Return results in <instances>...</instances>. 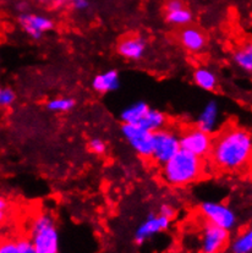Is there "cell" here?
I'll return each mask as SVG.
<instances>
[{
  "label": "cell",
  "instance_id": "cell-1",
  "mask_svg": "<svg viewBox=\"0 0 252 253\" xmlns=\"http://www.w3.org/2000/svg\"><path fill=\"white\" fill-rule=\"evenodd\" d=\"M252 156V137L248 128L230 123L213 135L210 164L218 171L235 174L248 169Z\"/></svg>",
  "mask_w": 252,
  "mask_h": 253
},
{
  "label": "cell",
  "instance_id": "cell-2",
  "mask_svg": "<svg viewBox=\"0 0 252 253\" xmlns=\"http://www.w3.org/2000/svg\"><path fill=\"white\" fill-rule=\"evenodd\" d=\"M206 159L180 149L179 152L162 165L161 176L171 187H185L201 180L206 174Z\"/></svg>",
  "mask_w": 252,
  "mask_h": 253
},
{
  "label": "cell",
  "instance_id": "cell-3",
  "mask_svg": "<svg viewBox=\"0 0 252 253\" xmlns=\"http://www.w3.org/2000/svg\"><path fill=\"white\" fill-rule=\"evenodd\" d=\"M30 240L35 253H59V230L51 214L41 211L33 216Z\"/></svg>",
  "mask_w": 252,
  "mask_h": 253
},
{
  "label": "cell",
  "instance_id": "cell-4",
  "mask_svg": "<svg viewBox=\"0 0 252 253\" xmlns=\"http://www.w3.org/2000/svg\"><path fill=\"white\" fill-rule=\"evenodd\" d=\"M180 151L179 132L168 126L153 132V151L151 161L162 167Z\"/></svg>",
  "mask_w": 252,
  "mask_h": 253
},
{
  "label": "cell",
  "instance_id": "cell-5",
  "mask_svg": "<svg viewBox=\"0 0 252 253\" xmlns=\"http://www.w3.org/2000/svg\"><path fill=\"white\" fill-rule=\"evenodd\" d=\"M180 149L207 159L212 148L213 135L200 130L196 126H187L179 132Z\"/></svg>",
  "mask_w": 252,
  "mask_h": 253
},
{
  "label": "cell",
  "instance_id": "cell-6",
  "mask_svg": "<svg viewBox=\"0 0 252 253\" xmlns=\"http://www.w3.org/2000/svg\"><path fill=\"white\" fill-rule=\"evenodd\" d=\"M199 211L205 221L231 231L238 225V215L228 205L222 202H203Z\"/></svg>",
  "mask_w": 252,
  "mask_h": 253
},
{
  "label": "cell",
  "instance_id": "cell-7",
  "mask_svg": "<svg viewBox=\"0 0 252 253\" xmlns=\"http://www.w3.org/2000/svg\"><path fill=\"white\" fill-rule=\"evenodd\" d=\"M122 133L131 148L143 159H151L153 151V132L145 130L140 125L123 124Z\"/></svg>",
  "mask_w": 252,
  "mask_h": 253
},
{
  "label": "cell",
  "instance_id": "cell-8",
  "mask_svg": "<svg viewBox=\"0 0 252 253\" xmlns=\"http://www.w3.org/2000/svg\"><path fill=\"white\" fill-rule=\"evenodd\" d=\"M230 242V231L205 221L200 237L201 253H223Z\"/></svg>",
  "mask_w": 252,
  "mask_h": 253
},
{
  "label": "cell",
  "instance_id": "cell-9",
  "mask_svg": "<svg viewBox=\"0 0 252 253\" xmlns=\"http://www.w3.org/2000/svg\"><path fill=\"white\" fill-rule=\"evenodd\" d=\"M19 23L24 32L33 40H41L43 35L54 28V21L45 15L22 12L19 16Z\"/></svg>",
  "mask_w": 252,
  "mask_h": 253
},
{
  "label": "cell",
  "instance_id": "cell-10",
  "mask_svg": "<svg viewBox=\"0 0 252 253\" xmlns=\"http://www.w3.org/2000/svg\"><path fill=\"white\" fill-rule=\"evenodd\" d=\"M171 220L161 215L158 213H150L146 220L141 224L135 232V242L137 245H142L162 231H166L170 228Z\"/></svg>",
  "mask_w": 252,
  "mask_h": 253
},
{
  "label": "cell",
  "instance_id": "cell-11",
  "mask_svg": "<svg viewBox=\"0 0 252 253\" xmlns=\"http://www.w3.org/2000/svg\"><path fill=\"white\" fill-rule=\"evenodd\" d=\"M147 50V41L140 35L125 36L119 41L117 51L123 59L130 61H138L145 56Z\"/></svg>",
  "mask_w": 252,
  "mask_h": 253
},
{
  "label": "cell",
  "instance_id": "cell-12",
  "mask_svg": "<svg viewBox=\"0 0 252 253\" xmlns=\"http://www.w3.org/2000/svg\"><path fill=\"white\" fill-rule=\"evenodd\" d=\"M177 40L182 48L192 54L202 53L207 46V36L199 27L194 26H185L180 30Z\"/></svg>",
  "mask_w": 252,
  "mask_h": 253
},
{
  "label": "cell",
  "instance_id": "cell-13",
  "mask_svg": "<svg viewBox=\"0 0 252 253\" xmlns=\"http://www.w3.org/2000/svg\"><path fill=\"white\" fill-rule=\"evenodd\" d=\"M220 119V109L219 104L217 100L210 99L207 104L203 107L202 112L200 113L199 118L196 121V127L200 130L205 131V132L214 135L218 131V124H219Z\"/></svg>",
  "mask_w": 252,
  "mask_h": 253
},
{
  "label": "cell",
  "instance_id": "cell-14",
  "mask_svg": "<svg viewBox=\"0 0 252 253\" xmlns=\"http://www.w3.org/2000/svg\"><path fill=\"white\" fill-rule=\"evenodd\" d=\"M119 87L120 76L117 70H108V71L98 74L92 80V88L102 94L117 91Z\"/></svg>",
  "mask_w": 252,
  "mask_h": 253
},
{
  "label": "cell",
  "instance_id": "cell-15",
  "mask_svg": "<svg viewBox=\"0 0 252 253\" xmlns=\"http://www.w3.org/2000/svg\"><path fill=\"white\" fill-rule=\"evenodd\" d=\"M192 80L195 84L203 91L213 92L218 87V77L212 69L207 66H200L192 74Z\"/></svg>",
  "mask_w": 252,
  "mask_h": 253
},
{
  "label": "cell",
  "instance_id": "cell-16",
  "mask_svg": "<svg viewBox=\"0 0 252 253\" xmlns=\"http://www.w3.org/2000/svg\"><path fill=\"white\" fill-rule=\"evenodd\" d=\"M168 123V118H167V115L163 112L150 108V110L146 113V115L143 116V119L137 125H140L141 127L150 131V132H156V131L167 127Z\"/></svg>",
  "mask_w": 252,
  "mask_h": 253
},
{
  "label": "cell",
  "instance_id": "cell-17",
  "mask_svg": "<svg viewBox=\"0 0 252 253\" xmlns=\"http://www.w3.org/2000/svg\"><path fill=\"white\" fill-rule=\"evenodd\" d=\"M0 253H35L30 237L0 240Z\"/></svg>",
  "mask_w": 252,
  "mask_h": 253
},
{
  "label": "cell",
  "instance_id": "cell-18",
  "mask_svg": "<svg viewBox=\"0 0 252 253\" xmlns=\"http://www.w3.org/2000/svg\"><path fill=\"white\" fill-rule=\"evenodd\" d=\"M150 105L146 102H136L133 104L126 107L120 114L123 124H132V125H137L140 121L142 120L146 113L150 110Z\"/></svg>",
  "mask_w": 252,
  "mask_h": 253
},
{
  "label": "cell",
  "instance_id": "cell-19",
  "mask_svg": "<svg viewBox=\"0 0 252 253\" xmlns=\"http://www.w3.org/2000/svg\"><path fill=\"white\" fill-rule=\"evenodd\" d=\"M233 61L243 71L251 74L252 71V44L250 42L239 46L233 54Z\"/></svg>",
  "mask_w": 252,
  "mask_h": 253
},
{
  "label": "cell",
  "instance_id": "cell-20",
  "mask_svg": "<svg viewBox=\"0 0 252 253\" xmlns=\"http://www.w3.org/2000/svg\"><path fill=\"white\" fill-rule=\"evenodd\" d=\"M166 20L169 25L175 26V27H185L189 26L194 20V14L191 10L186 6H182L180 9L173 10V11L166 12Z\"/></svg>",
  "mask_w": 252,
  "mask_h": 253
},
{
  "label": "cell",
  "instance_id": "cell-21",
  "mask_svg": "<svg viewBox=\"0 0 252 253\" xmlns=\"http://www.w3.org/2000/svg\"><path fill=\"white\" fill-rule=\"evenodd\" d=\"M231 253H251L252 252V231L251 229L244 230L238 235L230 244Z\"/></svg>",
  "mask_w": 252,
  "mask_h": 253
},
{
  "label": "cell",
  "instance_id": "cell-22",
  "mask_svg": "<svg viewBox=\"0 0 252 253\" xmlns=\"http://www.w3.org/2000/svg\"><path fill=\"white\" fill-rule=\"evenodd\" d=\"M45 107L51 113H69L76 107V100L71 97H56L48 100Z\"/></svg>",
  "mask_w": 252,
  "mask_h": 253
},
{
  "label": "cell",
  "instance_id": "cell-23",
  "mask_svg": "<svg viewBox=\"0 0 252 253\" xmlns=\"http://www.w3.org/2000/svg\"><path fill=\"white\" fill-rule=\"evenodd\" d=\"M16 102V93L11 87L0 84V109H9Z\"/></svg>",
  "mask_w": 252,
  "mask_h": 253
},
{
  "label": "cell",
  "instance_id": "cell-24",
  "mask_svg": "<svg viewBox=\"0 0 252 253\" xmlns=\"http://www.w3.org/2000/svg\"><path fill=\"white\" fill-rule=\"evenodd\" d=\"M88 149L91 153L96 154V156H103L107 152V143L102 138L94 137L89 139Z\"/></svg>",
  "mask_w": 252,
  "mask_h": 253
},
{
  "label": "cell",
  "instance_id": "cell-25",
  "mask_svg": "<svg viewBox=\"0 0 252 253\" xmlns=\"http://www.w3.org/2000/svg\"><path fill=\"white\" fill-rule=\"evenodd\" d=\"M11 214V203L5 196L0 195V225L9 219Z\"/></svg>",
  "mask_w": 252,
  "mask_h": 253
},
{
  "label": "cell",
  "instance_id": "cell-26",
  "mask_svg": "<svg viewBox=\"0 0 252 253\" xmlns=\"http://www.w3.org/2000/svg\"><path fill=\"white\" fill-rule=\"evenodd\" d=\"M158 214H161V215H163V216H166V218L173 220V219L176 216V209L174 208L173 206L167 205V203H166V205L161 206Z\"/></svg>",
  "mask_w": 252,
  "mask_h": 253
},
{
  "label": "cell",
  "instance_id": "cell-27",
  "mask_svg": "<svg viewBox=\"0 0 252 253\" xmlns=\"http://www.w3.org/2000/svg\"><path fill=\"white\" fill-rule=\"evenodd\" d=\"M185 6L182 0H168L166 2V12L167 11H173V10L180 9V7Z\"/></svg>",
  "mask_w": 252,
  "mask_h": 253
},
{
  "label": "cell",
  "instance_id": "cell-28",
  "mask_svg": "<svg viewBox=\"0 0 252 253\" xmlns=\"http://www.w3.org/2000/svg\"><path fill=\"white\" fill-rule=\"evenodd\" d=\"M73 6L77 11H84L89 7V2L88 0H79V1L73 2Z\"/></svg>",
  "mask_w": 252,
  "mask_h": 253
},
{
  "label": "cell",
  "instance_id": "cell-29",
  "mask_svg": "<svg viewBox=\"0 0 252 253\" xmlns=\"http://www.w3.org/2000/svg\"><path fill=\"white\" fill-rule=\"evenodd\" d=\"M35 1L41 2V4H54V5H64L69 0H35Z\"/></svg>",
  "mask_w": 252,
  "mask_h": 253
},
{
  "label": "cell",
  "instance_id": "cell-30",
  "mask_svg": "<svg viewBox=\"0 0 252 253\" xmlns=\"http://www.w3.org/2000/svg\"><path fill=\"white\" fill-rule=\"evenodd\" d=\"M17 9L20 10V12H27V10H28V4L26 1H21V2H19V4H17Z\"/></svg>",
  "mask_w": 252,
  "mask_h": 253
},
{
  "label": "cell",
  "instance_id": "cell-31",
  "mask_svg": "<svg viewBox=\"0 0 252 253\" xmlns=\"http://www.w3.org/2000/svg\"><path fill=\"white\" fill-rule=\"evenodd\" d=\"M69 1H70L71 4H73V2H75V1H79V0H69Z\"/></svg>",
  "mask_w": 252,
  "mask_h": 253
}]
</instances>
